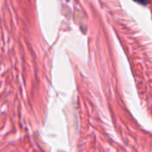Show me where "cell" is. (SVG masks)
I'll return each mask as SVG.
<instances>
[{
  "instance_id": "obj_1",
  "label": "cell",
  "mask_w": 152,
  "mask_h": 152,
  "mask_svg": "<svg viewBox=\"0 0 152 152\" xmlns=\"http://www.w3.org/2000/svg\"><path fill=\"white\" fill-rule=\"evenodd\" d=\"M136 1H138L141 4H146V0H136Z\"/></svg>"
}]
</instances>
